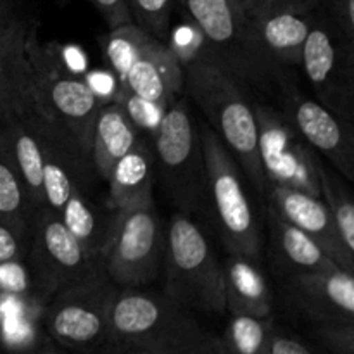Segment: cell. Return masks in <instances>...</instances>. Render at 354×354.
Segmentation results:
<instances>
[{
  "label": "cell",
  "mask_w": 354,
  "mask_h": 354,
  "mask_svg": "<svg viewBox=\"0 0 354 354\" xmlns=\"http://www.w3.org/2000/svg\"><path fill=\"white\" fill-rule=\"evenodd\" d=\"M41 114V113H40ZM41 151H44V206L59 214L73 192H85L92 171L90 156L55 128L41 114Z\"/></svg>",
  "instance_id": "obj_17"
},
{
  "label": "cell",
  "mask_w": 354,
  "mask_h": 354,
  "mask_svg": "<svg viewBox=\"0 0 354 354\" xmlns=\"http://www.w3.org/2000/svg\"><path fill=\"white\" fill-rule=\"evenodd\" d=\"M109 341L144 346L161 354H221L220 335L166 294L120 289L111 311Z\"/></svg>",
  "instance_id": "obj_1"
},
{
  "label": "cell",
  "mask_w": 354,
  "mask_h": 354,
  "mask_svg": "<svg viewBox=\"0 0 354 354\" xmlns=\"http://www.w3.org/2000/svg\"><path fill=\"white\" fill-rule=\"evenodd\" d=\"M17 16L14 0H0V31Z\"/></svg>",
  "instance_id": "obj_38"
},
{
  "label": "cell",
  "mask_w": 354,
  "mask_h": 354,
  "mask_svg": "<svg viewBox=\"0 0 354 354\" xmlns=\"http://www.w3.org/2000/svg\"><path fill=\"white\" fill-rule=\"evenodd\" d=\"M275 317L230 315L220 335L221 354H268Z\"/></svg>",
  "instance_id": "obj_26"
},
{
  "label": "cell",
  "mask_w": 354,
  "mask_h": 354,
  "mask_svg": "<svg viewBox=\"0 0 354 354\" xmlns=\"http://www.w3.org/2000/svg\"><path fill=\"white\" fill-rule=\"evenodd\" d=\"M0 296L17 297V299L30 301V303L40 301L45 306L26 261L0 263Z\"/></svg>",
  "instance_id": "obj_30"
},
{
  "label": "cell",
  "mask_w": 354,
  "mask_h": 354,
  "mask_svg": "<svg viewBox=\"0 0 354 354\" xmlns=\"http://www.w3.org/2000/svg\"><path fill=\"white\" fill-rule=\"evenodd\" d=\"M322 199L327 204L335 228L349 251L354 252V203L349 189L337 173L325 165L320 169Z\"/></svg>",
  "instance_id": "obj_27"
},
{
  "label": "cell",
  "mask_w": 354,
  "mask_h": 354,
  "mask_svg": "<svg viewBox=\"0 0 354 354\" xmlns=\"http://www.w3.org/2000/svg\"><path fill=\"white\" fill-rule=\"evenodd\" d=\"M173 3L175 0H127L133 23L161 41L171 33Z\"/></svg>",
  "instance_id": "obj_29"
},
{
  "label": "cell",
  "mask_w": 354,
  "mask_h": 354,
  "mask_svg": "<svg viewBox=\"0 0 354 354\" xmlns=\"http://www.w3.org/2000/svg\"><path fill=\"white\" fill-rule=\"evenodd\" d=\"M318 19L327 21L342 37L354 41V0H310Z\"/></svg>",
  "instance_id": "obj_32"
},
{
  "label": "cell",
  "mask_w": 354,
  "mask_h": 354,
  "mask_svg": "<svg viewBox=\"0 0 354 354\" xmlns=\"http://www.w3.org/2000/svg\"><path fill=\"white\" fill-rule=\"evenodd\" d=\"M266 190L270 194V206L283 220L310 235L342 270L354 273V252L342 242L322 197L279 185H266Z\"/></svg>",
  "instance_id": "obj_19"
},
{
  "label": "cell",
  "mask_w": 354,
  "mask_h": 354,
  "mask_svg": "<svg viewBox=\"0 0 354 354\" xmlns=\"http://www.w3.org/2000/svg\"><path fill=\"white\" fill-rule=\"evenodd\" d=\"M156 171L154 147L140 135L133 147L113 166L107 176L109 209L120 211L137 204L152 203Z\"/></svg>",
  "instance_id": "obj_21"
},
{
  "label": "cell",
  "mask_w": 354,
  "mask_h": 354,
  "mask_svg": "<svg viewBox=\"0 0 354 354\" xmlns=\"http://www.w3.org/2000/svg\"><path fill=\"white\" fill-rule=\"evenodd\" d=\"M0 218L23 227H31L33 220L26 194L3 151L2 140H0Z\"/></svg>",
  "instance_id": "obj_28"
},
{
  "label": "cell",
  "mask_w": 354,
  "mask_h": 354,
  "mask_svg": "<svg viewBox=\"0 0 354 354\" xmlns=\"http://www.w3.org/2000/svg\"><path fill=\"white\" fill-rule=\"evenodd\" d=\"M31 227H23L0 218V263L26 261Z\"/></svg>",
  "instance_id": "obj_33"
},
{
  "label": "cell",
  "mask_w": 354,
  "mask_h": 354,
  "mask_svg": "<svg viewBox=\"0 0 354 354\" xmlns=\"http://www.w3.org/2000/svg\"><path fill=\"white\" fill-rule=\"evenodd\" d=\"M37 23L17 14L0 31V114L33 99L35 66L30 45Z\"/></svg>",
  "instance_id": "obj_20"
},
{
  "label": "cell",
  "mask_w": 354,
  "mask_h": 354,
  "mask_svg": "<svg viewBox=\"0 0 354 354\" xmlns=\"http://www.w3.org/2000/svg\"><path fill=\"white\" fill-rule=\"evenodd\" d=\"M315 346L327 354H354V322L311 324Z\"/></svg>",
  "instance_id": "obj_31"
},
{
  "label": "cell",
  "mask_w": 354,
  "mask_h": 354,
  "mask_svg": "<svg viewBox=\"0 0 354 354\" xmlns=\"http://www.w3.org/2000/svg\"><path fill=\"white\" fill-rule=\"evenodd\" d=\"M41 114L35 99L0 114V140L23 185L31 213L44 207V151Z\"/></svg>",
  "instance_id": "obj_16"
},
{
  "label": "cell",
  "mask_w": 354,
  "mask_h": 354,
  "mask_svg": "<svg viewBox=\"0 0 354 354\" xmlns=\"http://www.w3.org/2000/svg\"><path fill=\"white\" fill-rule=\"evenodd\" d=\"M268 354H327L317 346H311L299 335L292 334V332L286 330L282 325L273 324L272 339H270V349Z\"/></svg>",
  "instance_id": "obj_34"
},
{
  "label": "cell",
  "mask_w": 354,
  "mask_h": 354,
  "mask_svg": "<svg viewBox=\"0 0 354 354\" xmlns=\"http://www.w3.org/2000/svg\"><path fill=\"white\" fill-rule=\"evenodd\" d=\"M156 169L166 196L182 213H194L204 204V151L201 130L185 100H175L162 113L154 130Z\"/></svg>",
  "instance_id": "obj_8"
},
{
  "label": "cell",
  "mask_w": 354,
  "mask_h": 354,
  "mask_svg": "<svg viewBox=\"0 0 354 354\" xmlns=\"http://www.w3.org/2000/svg\"><path fill=\"white\" fill-rule=\"evenodd\" d=\"M28 268L38 294L47 304L54 294L66 287L102 272V258L90 252L69 232L59 214L40 207L31 220Z\"/></svg>",
  "instance_id": "obj_10"
},
{
  "label": "cell",
  "mask_w": 354,
  "mask_h": 354,
  "mask_svg": "<svg viewBox=\"0 0 354 354\" xmlns=\"http://www.w3.org/2000/svg\"><path fill=\"white\" fill-rule=\"evenodd\" d=\"M199 30L207 62L258 88L286 85L283 68L266 57L249 28V9L241 0H176Z\"/></svg>",
  "instance_id": "obj_3"
},
{
  "label": "cell",
  "mask_w": 354,
  "mask_h": 354,
  "mask_svg": "<svg viewBox=\"0 0 354 354\" xmlns=\"http://www.w3.org/2000/svg\"><path fill=\"white\" fill-rule=\"evenodd\" d=\"M225 306L230 315L273 317V296L258 261L228 251L223 261Z\"/></svg>",
  "instance_id": "obj_22"
},
{
  "label": "cell",
  "mask_w": 354,
  "mask_h": 354,
  "mask_svg": "<svg viewBox=\"0 0 354 354\" xmlns=\"http://www.w3.org/2000/svg\"><path fill=\"white\" fill-rule=\"evenodd\" d=\"M73 235L93 254L102 258V249L111 234L113 216L106 218L90 194L73 192L59 213Z\"/></svg>",
  "instance_id": "obj_25"
},
{
  "label": "cell",
  "mask_w": 354,
  "mask_h": 354,
  "mask_svg": "<svg viewBox=\"0 0 354 354\" xmlns=\"http://www.w3.org/2000/svg\"><path fill=\"white\" fill-rule=\"evenodd\" d=\"M57 354H69V353H66V351H62V349H59Z\"/></svg>",
  "instance_id": "obj_39"
},
{
  "label": "cell",
  "mask_w": 354,
  "mask_h": 354,
  "mask_svg": "<svg viewBox=\"0 0 354 354\" xmlns=\"http://www.w3.org/2000/svg\"><path fill=\"white\" fill-rule=\"evenodd\" d=\"M120 287L106 270L59 290L41 311V330L62 351L92 354L109 341L111 311Z\"/></svg>",
  "instance_id": "obj_7"
},
{
  "label": "cell",
  "mask_w": 354,
  "mask_h": 354,
  "mask_svg": "<svg viewBox=\"0 0 354 354\" xmlns=\"http://www.w3.org/2000/svg\"><path fill=\"white\" fill-rule=\"evenodd\" d=\"M57 353H59L57 346H55L52 341H47L26 349H3L0 354H57Z\"/></svg>",
  "instance_id": "obj_37"
},
{
  "label": "cell",
  "mask_w": 354,
  "mask_h": 354,
  "mask_svg": "<svg viewBox=\"0 0 354 354\" xmlns=\"http://www.w3.org/2000/svg\"><path fill=\"white\" fill-rule=\"evenodd\" d=\"M88 2L99 10L109 30L121 24L133 23L127 0H88Z\"/></svg>",
  "instance_id": "obj_35"
},
{
  "label": "cell",
  "mask_w": 354,
  "mask_h": 354,
  "mask_svg": "<svg viewBox=\"0 0 354 354\" xmlns=\"http://www.w3.org/2000/svg\"><path fill=\"white\" fill-rule=\"evenodd\" d=\"M106 57L123 95L166 111L183 90V66L171 47L135 23L111 28Z\"/></svg>",
  "instance_id": "obj_5"
},
{
  "label": "cell",
  "mask_w": 354,
  "mask_h": 354,
  "mask_svg": "<svg viewBox=\"0 0 354 354\" xmlns=\"http://www.w3.org/2000/svg\"><path fill=\"white\" fill-rule=\"evenodd\" d=\"M268 227L273 254L290 277L341 268L310 235L283 220L272 206H268Z\"/></svg>",
  "instance_id": "obj_24"
},
{
  "label": "cell",
  "mask_w": 354,
  "mask_h": 354,
  "mask_svg": "<svg viewBox=\"0 0 354 354\" xmlns=\"http://www.w3.org/2000/svg\"><path fill=\"white\" fill-rule=\"evenodd\" d=\"M138 137L140 128L120 100L102 102L95 116L90 142V161L97 175L107 180L113 166L133 147Z\"/></svg>",
  "instance_id": "obj_23"
},
{
  "label": "cell",
  "mask_w": 354,
  "mask_h": 354,
  "mask_svg": "<svg viewBox=\"0 0 354 354\" xmlns=\"http://www.w3.org/2000/svg\"><path fill=\"white\" fill-rule=\"evenodd\" d=\"M248 19L266 57L280 68L299 66L303 45L317 19L310 0H258Z\"/></svg>",
  "instance_id": "obj_14"
},
{
  "label": "cell",
  "mask_w": 354,
  "mask_h": 354,
  "mask_svg": "<svg viewBox=\"0 0 354 354\" xmlns=\"http://www.w3.org/2000/svg\"><path fill=\"white\" fill-rule=\"evenodd\" d=\"M165 290L168 297L189 310L225 315L223 263H220L206 232L176 211L165 234Z\"/></svg>",
  "instance_id": "obj_4"
},
{
  "label": "cell",
  "mask_w": 354,
  "mask_h": 354,
  "mask_svg": "<svg viewBox=\"0 0 354 354\" xmlns=\"http://www.w3.org/2000/svg\"><path fill=\"white\" fill-rule=\"evenodd\" d=\"M204 151V201L209 203L213 221L230 252L259 261L263 249L261 221L252 207L242 169L211 127H199Z\"/></svg>",
  "instance_id": "obj_6"
},
{
  "label": "cell",
  "mask_w": 354,
  "mask_h": 354,
  "mask_svg": "<svg viewBox=\"0 0 354 354\" xmlns=\"http://www.w3.org/2000/svg\"><path fill=\"white\" fill-rule=\"evenodd\" d=\"M92 354H161L152 349L144 348V346L130 344V342H118V341H107L106 344L100 346L97 351Z\"/></svg>",
  "instance_id": "obj_36"
},
{
  "label": "cell",
  "mask_w": 354,
  "mask_h": 354,
  "mask_svg": "<svg viewBox=\"0 0 354 354\" xmlns=\"http://www.w3.org/2000/svg\"><path fill=\"white\" fill-rule=\"evenodd\" d=\"M287 290L290 303L310 324L354 322L353 272L335 268L292 275Z\"/></svg>",
  "instance_id": "obj_18"
},
{
  "label": "cell",
  "mask_w": 354,
  "mask_h": 354,
  "mask_svg": "<svg viewBox=\"0 0 354 354\" xmlns=\"http://www.w3.org/2000/svg\"><path fill=\"white\" fill-rule=\"evenodd\" d=\"M299 66L318 102L353 123L354 41L317 17L303 45Z\"/></svg>",
  "instance_id": "obj_13"
},
{
  "label": "cell",
  "mask_w": 354,
  "mask_h": 354,
  "mask_svg": "<svg viewBox=\"0 0 354 354\" xmlns=\"http://www.w3.org/2000/svg\"><path fill=\"white\" fill-rule=\"evenodd\" d=\"M35 44L33 37L30 55L35 66V104L45 120L90 156L92 128L102 100L88 82L59 68L52 59L41 55Z\"/></svg>",
  "instance_id": "obj_11"
},
{
  "label": "cell",
  "mask_w": 354,
  "mask_h": 354,
  "mask_svg": "<svg viewBox=\"0 0 354 354\" xmlns=\"http://www.w3.org/2000/svg\"><path fill=\"white\" fill-rule=\"evenodd\" d=\"M286 116L315 152L344 176L354 180V133L353 123L315 99H306L297 90L282 86Z\"/></svg>",
  "instance_id": "obj_15"
},
{
  "label": "cell",
  "mask_w": 354,
  "mask_h": 354,
  "mask_svg": "<svg viewBox=\"0 0 354 354\" xmlns=\"http://www.w3.org/2000/svg\"><path fill=\"white\" fill-rule=\"evenodd\" d=\"M258 152L266 185L287 187L322 197V161L289 118L266 104L254 106Z\"/></svg>",
  "instance_id": "obj_12"
},
{
  "label": "cell",
  "mask_w": 354,
  "mask_h": 354,
  "mask_svg": "<svg viewBox=\"0 0 354 354\" xmlns=\"http://www.w3.org/2000/svg\"><path fill=\"white\" fill-rule=\"evenodd\" d=\"M165 234L154 201L114 211L109 239L102 249L107 277L120 289H142L151 283L165 254Z\"/></svg>",
  "instance_id": "obj_9"
},
{
  "label": "cell",
  "mask_w": 354,
  "mask_h": 354,
  "mask_svg": "<svg viewBox=\"0 0 354 354\" xmlns=\"http://www.w3.org/2000/svg\"><path fill=\"white\" fill-rule=\"evenodd\" d=\"M182 66L185 92L207 118L211 130L230 151L249 183L263 194L266 182L259 162L258 121L254 106L237 78L211 62L190 61Z\"/></svg>",
  "instance_id": "obj_2"
}]
</instances>
